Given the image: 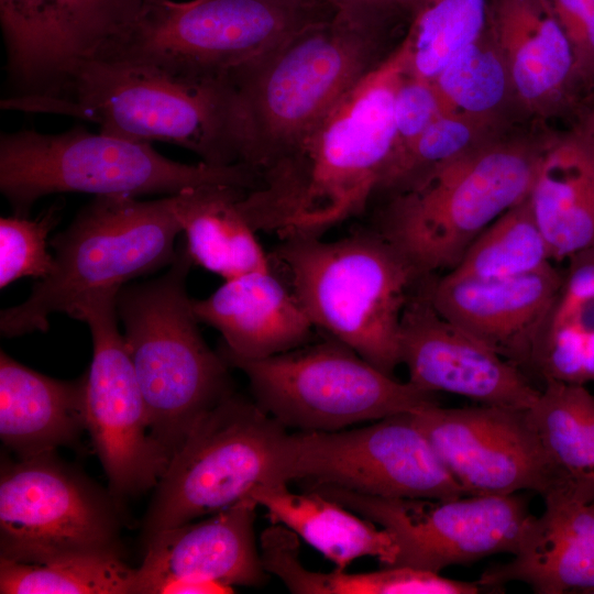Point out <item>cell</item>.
Returning <instances> with one entry per match:
<instances>
[{
  "label": "cell",
  "instance_id": "6da1fadb",
  "mask_svg": "<svg viewBox=\"0 0 594 594\" xmlns=\"http://www.w3.org/2000/svg\"><path fill=\"white\" fill-rule=\"evenodd\" d=\"M406 34L299 141L260 168L239 207L256 232L321 237L362 213L395 147L394 101L408 73Z\"/></svg>",
  "mask_w": 594,
  "mask_h": 594
},
{
  "label": "cell",
  "instance_id": "7a4b0ae2",
  "mask_svg": "<svg viewBox=\"0 0 594 594\" xmlns=\"http://www.w3.org/2000/svg\"><path fill=\"white\" fill-rule=\"evenodd\" d=\"M0 106L73 117L131 141L166 142L211 165L244 164L242 112L229 77H184L141 64L87 58L52 94L4 97Z\"/></svg>",
  "mask_w": 594,
  "mask_h": 594
},
{
  "label": "cell",
  "instance_id": "3957f363",
  "mask_svg": "<svg viewBox=\"0 0 594 594\" xmlns=\"http://www.w3.org/2000/svg\"><path fill=\"white\" fill-rule=\"evenodd\" d=\"M395 22L336 12L229 74L256 172L299 141L394 48Z\"/></svg>",
  "mask_w": 594,
  "mask_h": 594
},
{
  "label": "cell",
  "instance_id": "277c9868",
  "mask_svg": "<svg viewBox=\"0 0 594 594\" xmlns=\"http://www.w3.org/2000/svg\"><path fill=\"white\" fill-rule=\"evenodd\" d=\"M551 135L507 131L388 196L375 230L422 278L451 271L476 237L529 196Z\"/></svg>",
  "mask_w": 594,
  "mask_h": 594
},
{
  "label": "cell",
  "instance_id": "5b68a950",
  "mask_svg": "<svg viewBox=\"0 0 594 594\" xmlns=\"http://www.w3.org/2000/svg\"><path fill=\"white\" fill-rule=\"evenodd\" d=\"M191 265L182 245L163 275L123 285L117 295L151 436L167 463L195 424L234 392L229 364L199 331L186 290Z\"/></svg>",
  "mask_w": 594,
  "mask_h": 594
},
{
  "label": "cell",
  "instance_id": "8992f818",
  "mask_svg": "<svg viewBox=\"0 0 594 594\" xmlns=\"http://www.w3.org/2000/svg\"><path fill=\"white\" fill-rule=\"evenodd\" d=\"M271 256L315 326L384 373L400 364L406 304L420 277L375 229L280 239Z\"/></svg>",
  "mask_w": 594,
  "mask_h": 594
},
{
  "label": "cell",
  "instance_id": "52a82bcc",
  "mask_svg": "<svg viewBox=\"0 0 594 594\" xmlns=\"http://www.w3.org/2000/svg\"><path fill=\"white\" fill-rule=\"evenodd\" d=\"M256 178L245 164L180 163L146 142L91 133L80 125L57 134L21 129L0 136V191L22 217L52 194L170 196L205 185L250 190Z\"/></svg>",
  "mask_w": 594,
  "mask_h": 594
},
{
  "label": "cell",
  "instance_id": "ba28073f",
  "mask_svg": "<svg viewBox=\"0 0 594 594\" xmlns=\"http://www.w3.org/2000/svg\"><path fill=\"white\" fill-rule=\"evenodd\" d=\"M179 233L173 195L150 201L125 195L95 196L51 240L52 273L34 284L23 302L1 310V336L45 332L53 314L68 315L88 293L122 287L169 266Z\"/></svg>",
  "mask_w": 594,
  "mask_h": 594
},
{
  "label": "cell",
  "instance_id": "9c48e42d",
  "mask_svg": "<svg viewBox=\"0 0 594 594\" xmlns=\"http://www.w3.org/2000/svg\"><path fill=\"white\" fill-rule=\"evenodd\" d=\"M334 12L322 0H143L134 20L91 58L227 78Z\"/></svg>",
  "mask_w": 594,
  "mask_h": 594
},
{
  "label": "cell",
  "instance_id": "30bf717a",
  "mask_svg": "<svg viewBox=\"0 0 594 594\" xmlns=\"http://www.w3.org/2000/svg\"><path fill=\"white\" fill-rule=\"evenodd\" d=\"M219 353L245 374L257 406L286 429L337 431L438 404L436 393L396 380L329 336L257 360Z\"/></svg>",
  "mask_w": 594,
  "mask_h": 594
},
{
  "label": "cell",
  "instance_id": "8fae6325",
  "mask_svg": "<svg viewBox=\"0 0 594 594\" xmlns=\"http://www.w3.org/2000/svg\"><path fill=\"white\" fill-rule=\"evenodd\" d=\"M287 429L235 392L204 415L169 460L143 518L145 543L157 532L215 514L255 485L283 482Z\"/></svg>",
  "mask_w": 594,
  "mask_h": 594
},
{
  "label": "cell",
  "instance_id": "7c38bea8",
  "mask_svg": "<svg viewBox=\"0 0 594 594\" xmlns=\"http://www.w3.org/2000/svg\"><path fill=\"white\" fill-rule=\"evenodd\" d=\"M121 501L55 451L1 459L0 558H122Z\"/></svg>",
  "mask_w": 594,
  "mask_h": 594
},
{
  "label": "cell",
  "instance_id": "4fadbf2b",
  "mask_svg": "<svg viewBox=\"0 0 594 594\" xmlns=\"http://www.w3.org/2000/svg\"><path fill=\"white\" fill-rule=\"evenodd\" d=\"M279 474L286 483L300 480L380 497L468 495L416 425L413 413L350 430L288 432Z\"/></svg>",
  "mask_w": 594,
  "mask_h": 594
},
{
  "label": "cell",
  "instance_id": "5bb4252c",
  "mask_svg": "<svg viewBox=\"0 0 594 594\" xmlns=\"http://www.w3.org/2000/svg\"><path fill=\"white\" fill-rule=\"evenodd\" d=\"M394 537V565L440 573L484 558L514 556L534 515L520 493L454 498L380 497L328 485H307Z\"/></svg>",
  "mask_w": 594,
  "mask_h": 594
},
{
  "label": "cell",
  "instance_id": "9a60e30c",
  "mask_svg": "<svg viewBox=\"0 0 594 594\" xmlns=\"http://www.w3.org/2000/svg\"><path fill=\"white\" fill-rule=\"evenodd\" d=\"M121 287L88 293L68 316L90 330L92 359L86 373L85 420L94 449L121 502L155 487L167 461L152 439L145 402L118 327Z\"/></svg>",
  "mask_w": 594,
  "mask_h": 594
},
{
  "label": "cell",
  "instance_id": "2e32d148",
  "mask_svg": "<svg viewBox=\"0 0 594 594\" xmlns=\"http://www.w3.org/2000/svg\"><path fill=\"white\" fill-rule=\"evenodd\" d=\"M528 409L436 404L413 417L466 494L543 497L559 481Z\"/></svg>",
  "mask_w": 594,
  "mask_h": 594
},
{
  "label": "cell",
  "instance_id": "e0dca14e",
  "mask_svg": "<svg viewBox=\"0 0 594 594\" xmlns=\"http://www.w3.org/2000/svg\"><path fill=\"white\" fill-rule=\"evenodd\" d=\"M399 349L408 382L427 392L520 409L530 408L540 395L522 369L437 311L424 277L406 304Z\"/></svg>",
  "mask_w": 594,
  "mask_h": 594
},
{
  "label": "cell",
  "instance_id": "ac0fdd59",
  "mask_svg": "<svg viewBox=\"0 0 594 594\" xmlns=\"http://www.w3.org/2000/svg\"><path fill=\"white\" fill-rule=\"evenodd\" d=\"M424 277L437 311L524 371L562 285L553 263L504 278Z\"/></svg>",
  "mask_w": 594,
  "mask_h": 594
},
{
  "label": "cell",
  "instance_id": "d6986e66",
  "mask_svg": "<svg viewBox=\"0 0 594 594\" xmlns=\"http://www.w3.org/2000/svg\"><path fill=\"white\" fill-rule=\"evenodd\" d=\"M257 503L246 494L207 519L162 530L144 543L133 594H156L165 582L196 578L229 586H257L266 570L257 551Z\"/></svg>",
  "mask_w": 594,
  "mask_h": 594
},
{
  "label": "cell",
  "instance_id": "ffe728a7",
  "mask_svg": "<svg viewBox=\"0 0 594 594\" xmlns=\"http://www.w3.org/2000/svg\"><path fill=\"white\" fill-rule=\"evenodd\" d=\"M486 26L524 114L547 119L578 105L585 88L549 0H488Z\"/></svg>",
  "mask_w": 594,
  "mask_h": 594
},
{
  "label": "cell",
  "instance_id": "44dd1931",
  "mask_svg": "<svg viewBox=\"0 0 594 594\" xmlns=\"http://www.w3.org/2000/svg\"><path fill=\"white\" fill-rule=\"evenodd\" d=\"M542 498L543 512L531 518L518 551L481 574L483 592L520 582L537 594H594V501L562 493Z\"/></svg>",
  "mask_w": 594,
  "mask_h": 594
},
{
  "label": "cell",
  "instance_id": "7402d4cb",
  "mask_svg": "<svg viewBox=\"0 0 594 594\" xmlns=\"http://www.w3.org/2000/svg\"><path fill=\"white\" fill-rule=\"evenodd\" d=\"M274 267L224 280L211 295L193 299L199 320L222 336L220 351L257 360L310 342L315 326Z\"/></svg>",
  "mask_w": 594,
  "mask_h": 594
},
{
  "label": "cell",
  "instance_id": "603a6c76",
  "mask_svg": "<svg viewBox=\"0 0 594 594\" xmlns=\"http://www.w3.org/2000/svg\"><path fill=\"white\" fill-rule=\"evenodd\" d=\"M528 198L553 262L594 248V107L551 135Z\"/></svg>",
  "mask_w": 594,
  "mask_h": 594
},
{
  "label": "cell",
  "instance_id": "cb8c5ba5",
  "mask_svg": "<svg viewBox=\"0 0 594 594\" xmlns=\"http://www.w3.org/2000/svg\"><path fill=\"white\" fill-rule=\"evenodd\" d=\"M86 373L57 380L0 352V439L16 458L75 446L85 420Z\"/></svg>",
  "mask_w": 594,
  "mask_h": 594
},
{
  "label": "cell",
  "instance_id": "d4e9b609",
  "mask_svg": "<svg viewBox=\"0 0 594 594\" xmlns=\"http://www.w3.org/2000/svg\"><path fill=\"white\" fill-rule=\"evenodd\" d=\"M287 484H257L248 493L266 510L272 525L292 530L338 570L362 557L394 565L398 547L391 532L316 491L295 493Z\"/></svg>",
  "mask_w": 594,
  "mask_h": 594
},
{
  "label": "cell",
  "instance_id": "484cf974",
  "mask_svg": "<svg viewBox=\"0 0 594 594\" xmlns=\"http://www.w3.org/2000/svg\"><path fill=\"white\" fill-rule=\"evenodd\" d=\"M245 191L230 185H205L173 195L193 264L224 280L273 268L271 256L239 207Z\"/></svg>",
  "mask_w": 594,
  "mask_h": 594
},
{
  "label": "cell",
  "instance_id": "4316f807",
  "mask_svg": "<svg viewBox=\"0 0 594 594\" xmlns=\"http://www.w3.org/2000/svg\"><path fill=\"white\" fill-rule=\"evenodd\" d=\"M261 557L266 572L279 578L296 594H476L482 591L476 581L453 580L402 565L361 573L338 569L311 571L299 560L298 536L280 525L263 531Z\"/></svg>",
  "mask_w": 594,
  "mask_h": 594
},
{
  "label": "cell",
  "instance_id": "83f0119b",
  "mask_svg": "<svg viewBox=\"0 0 594 594\" xmlns=\"http://www.w3.org/2000/svg\"><path fill=\"white\" fill-rule=\"evenodd\" d=\"M528 411L558 475L552 493L594 501V395L585 385L544 381Z\"/></svg>",
  "mask_w": 594,
  "mask_h": 594
},
{
  "label": "cell",
  "instance_id": "f1b7e54d",
  "mask_svg": "<svg viewBox=\"0 0 594 594\" xmlns=\"http://www.w3.org/2000/svg\"><path fill=\"white\" fill-rule=\"evenodd\" d=\"M446 111H457L510 128L524 114L503 55L485 25L432 80Z\"/></svg>",
  "mask_w": 594,
  "mask_h": 594
},
{
  "label": "cell",
  "instance_id": "f546056e",
  "mask_svg": "<svg viewBox=\"0 0 594 594\" xmlns=\"http://www.w3.org/2000/svg\"><path fill=\"white\" fill-rule=\"evenodd\" d=\"M54 91L81 61L91 58L139 13L143 0H42Z\"/></svg>",
  "mask_w": 594,
  "mask_h": 594
},
{
  "label": "cell",
  "instance_id": "4dcf8cb0",
  "mask_svg": "<svg viewBox=\"0 0 594 594\" xmlns=\"http://www.w3.org/2000/svg\"><path fill=\"white\" fill-rule=\"evenodd\" d=\"M551 263L548 243L527 197L487 226L447 273L468 278H504L534 273Z\"/></svg>",
  "mask_w": 594,
  "mask_h": 594
},
{
  "label": "cell",
  "instance_id": "1f68e13d",
  "mask_svg": "<svg viewBox=\"0 0 594 594\" xmlns=\"http://www.w3.org/2000/svg\"><path fill=\"white\" fill-rule=\"evenodd\" d=\"M135 569L122 558L80 557L48 563L0 558L1 594H133Z\"/></svg>",
  "mask_w": 594,
  "mask_h": 594
},
{
  "label": "cell",
  "instance_id": "d6a6232c",
  "mask_svg": "<svg viewBox=\"0 0 594 594\" xmlns=\"http://www.w3.org/2000/svg\"><path fill=\"white\" fill-rule=\"evenodd\" d=\"M488 0H435L410 21V75L433 80L484 31Z\"/></svg>",
  "mask_w": 594,
  "mask_h": 594
},
{
  "label": "cell",
  "instance_id": "836d02e7",
  "mask_svg": "<svg viewBox=\"0 0 594 594\" xmlns=\"http://www.w3.org/2000/svg\"><path fill=\"white\" fill-rule=\"evenodd\" d=\"M509 130L462 112H443L389 165L376 194L392 196L407 190L436 167Z\"/></svg>",
  "mask_w": 594,
  "mask_h": 594
},
{
  "label": "cell",
  "instance_id": "e575fe53",
  "mask_svg": "<svg viewBox=\"0 0 594 594\" xmlns=\"http://www.w3.org/2000/svg\"><path fill=\"white\" fill-rule=\"evenodd\" d=\"M0 23L11 92L36 97L51 86L48 29L42 0H0Z\"/></svg>",
  "mask_w": 594,
  "mask_h": 594
},
{
  "label": "cell",
  "instance_id": "d590c367",
  "mask_svg": "<svg viewBox=\"0 0 594 594\" xmlns=\"http://www.w3.org/2000/svg\"><path fill=\"white\" fill-rule=\"evenodd\" d=\"M62 206L52 205L38 217L13 215L0 219V287L21 277L43 279L54 268V255L47 250L48 234L61 220Z\"/></svg>",
  "mask_w": 594,
  "mask_h": 594
},
{
  "label": "cell",
  "instance_id": "8d00e7d4",
  "mask_svg": "<svg viewBox=\"0 0 594 594\" xmlns=\"http://www.w3.org/2000/svg\"><path fill=\"white\" fill-rule=\"evenodd\" d=\"M562 285L544 324L594 336V248L570 258Z\"/></svg>",
  "mask_w": 594,
  "mask_h": 594
},
{
  "label": "cell",
  "instance_id": "74e56055",
  "mask_svg": "<svg viewBox=\"0 0 594 594\" xmlns=\"http://www.w3.org/2000/svg\"><path fill=\"white\" fill-rule=\"evenodd\" d=\"M443 112L447 111L433 81L407 73L395 95V147L389 165Z\"/></svg>",
  "mask_w": 594,
  "mask_h": 594
},
{
  "label": "cell",
  "instance_id": "f35d334b",
  "mask_svg": "<svg viewBox=\"0 0 594 594\" xmlns=\"http://www.w3.org/2000/svg\"><path fill=\"white\" fill-rule=\"evenodd\" d=\"M573 52L583 87H594V0H549Z\"/></svg>",
  "mask_w": 594,
  "mask_h": 594
},
{
  "label": "cell",
  "instance_id": "ab89813d",
  "mask_svg": "<svg viewBox=\"0 0 594 594\" xmlns=\"http://www.w3.org/2000/svg\"><path fill=\"white\" fill-rule=\"evenodd\" d=\"M232 586L196 578L174 579L163 583L156 594H228L233 593Z\"/></svg>",
  "mask_w": 594,
  "mask_h": 594
},
{
  "label": "cell",
  "instance_id": "60d3db41",
  "mask_svg": "<svg viewBox=\"0 0 594 594\" xmlns=\"http://www.w3.org/2000/svg\"><path fill=\"white\" fill-rule=\"evenodd\" d=\"M435 0H370L374 11L393 20L413 18Z\"/></svg>",
  "mask_w": 594,
  "mask_h": 594
},
{
  "label": "cell",
  "instance_id": "b9f144b4",
  "mask_svg": "<svg viewBox=\"0 0 594 594\" xmlns=\"http://www.w3.org/2000/svg\"><path fill=\"white\" fill-rule=\"evenodd\" d=\"M336 12H343L353 15L378 16L388 19L376 11L370 4V0H322Z\"/></svg>",
  "mask_w": 594,
  "mask_h": 594
}]
</instances>
